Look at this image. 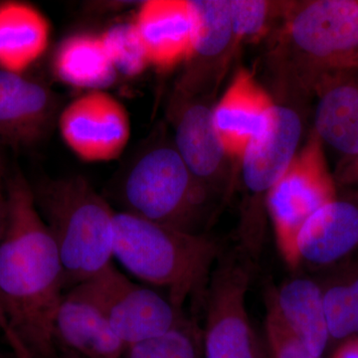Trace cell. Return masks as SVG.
I'll return each mask as SVG.
<instances>
[{
  "mask_svg": "<svg viewBox=\"0 0 358 358\" xmlns=\"http://www.w3.org/2000/svg\"><path fill=\"white\" fill-rule=\"evenodd\" d=\"M53 336L56 348L80 358H122L127 346L83 284L66 291Z\"/></svg>",
  "mask_w": 358,
  "mask_h": 358,
  "instance_id": "obj_14",
  "label": "cell"
},
{
  "mask_svg": "<svg viewBox=\"0 0 358 358\" xmlns=\"http://www.w3.org/2000/svg\"><path fill=\"white\" fill-rule=\"evenodd\" d=\"M272 96L248 70L238 71L213 107V124L224 150L237 162L265 133L275 107Z\"/></svg>",
  "mask_w": 358,
  "mask_h": 358,
  "instance_id": "obj_13",
  "label": "cell"
},
{
  "mask_svg": "<svg viewBox=\"0 0 358 358\" xmlns=\"http://www.w3.org/2000/svg\"><path fill=\"white\" fill-rule=\"evenodd\" d=\"M331 358H358V338L345 341Z\"/></svg>",
  "mask_w": 358,
  "mask_h": 358,
  "instance_id": "obj_30",
  "label": "cell"
},
{
  "mask_svg": "<svg viewBox=\"0 0 358 358\" xmlns=\"http://www.w3.org/2000/svg\"><path fill=\"white\" fill-rule=\"evenodd\" d=\"M0 236V308L6 326L36 358H58L54 320L66 293L55 242L40 215L32 186L20 171L6 181Z\"/></svg>",
  "mask_w": 358,
  "mask_h": 358,
  "instance_id": "obj_1",
  "label": "cell"
},
{
  "mask_svg": "<svg viewBox=\"0 0 358 358\" xmlns=\"http://www.w3.org/2000/svg\"><path fill=\"white\" fill-rule=\"evenodd\" d=\"M54 74L63 83L91 91H102L117 81L101 35H72L58 47L53 62Z\"/></svg>",
  "mask_w": 358,
  "mask_h": 358,
  "instance_id": "obj_21",
  "label": "cell"
},
{
  "mask_svg": "<svg viewBox=\"0 0 358 358\" xmlns=\"http://www.w3.org/2000/svg\"><path fill=\"white\" fill-rule=\"evenodd\" d=\"M322 301L331 338L343 339L357 334V319L350 285H336L322 292Z\"/></svg>",
  "mask_w": 358,
  "mask_h": 358,
  "instance_id": "obj_25",
  "label": "cell"
},
{
  "mask_svg": "<svg viewBox=\"0 0 358 358\" xmlns=\"http://www.w3.org/2000/svg\"><path fill=\"white\" fill-rule=\"evenodd\" d=\"M57 107V99L45 85L0 69V136L9 145L31 147L43 140Z\"/></svg>",
  "mask_w": 358,
  "mask_h": 358,
  "instance_id": "obj_15",
  "label": "cell"
},
{
  "mask_svg": "<svg viewBox=\"0 0 358 358\" xmlns=\"http://www.w3.org/2000/svg\"><path fill=\"white\" fill-rule=\"evenodd\" d=\"M285 1L231 0L233 27L241 44H254L275 29L281 20Z\"/></svg>",
  "mask_w": 358,
  "mask_h": 358,
  "instance_id": "obj_23",
  "label": "cell"
},
{
  "mask_svg": "<svg viewBox=\"0 0 358 358\" xmlns=\"http://www.w3.org/2000/svg\"><path fill=\"white\" fill-rule=\"evenodd\" d=\"M101 38L117 74L140 76L150 66L134 21L112 26L101 35Z\"/></svg>",
  "mask_w": 358,
  "mask_h": 358,
  "instance_id": "obj_24",
  "label": "cell"
},
{
  "mask_svg": "<svg viewBox=\"0 0 358 358\" xmlns=\"http://www.w3.org/2000/svg\"><path fill=\"white\" fill-rule=\"evenodd\" d=\"M122 358H203V343L185 319L164 333L127 345Z\"/></svg>",
  "mask_w": 358,
  "mask_h": 358,
  "instance_id": "obj_22",
  "label": "cell"
},
{
  "mask_svg": "<svg viewBox=\"0 0 358 358\" xmlns=\"http://www.w3.org/2000/svg\"><path fill=\"white\" fill-rule=\"evenodd\" d=\"M7 209V196H6V182L4 181L3 169L2 164L0 162V236L3 231L4 224H6ZM6 326V317L0 308V331Z\"/></svg>",
  "mask_w": 358,
  "mask_h": 358,
  "instance_id": "obj_29",
  "label": "cell"
},
{
  "mask_svg": "<svg viewBox=\"0 0 358 358\" xmlns=\"http://www.w3.org/2000/svg\"><path fill=\"white\" fill-rule=\"evenodd\" d=\"M334 178L338 188H346L350 192L358 193V155L341 157Z\"/></svg>",
  "mask_w": 358,
  "mask_h": 358,
  "instance_id": "obj_27",
  "label": "cell"
},
{
  "mask_svg": "<svg viewBox=\"0 0 358 358\" xmlns=\"http://www.w3.org/2000/svg\"><path fill=\"white\" fill-rule=\"evenodd\" d=\"M265 327L273 358H317L292 334L271 296L267 298Z\"/></svg>",
  "mask_w": 358,
  "mask_h": 358,
  "instance_id": "obj_26",
  "label": "cell"
},
{
  "mask_svg": "<svg viewBox=\"0 0 358 358\" xmlns=\"http://www.w3.org/2000/svg\"><path fill=\"white\" fill-rule=\"evenodd\" d=\"M303 127V115L296 106L275 103L265 133L250 143L237 162L240 252L250 261H255L262 249L268 193L298 154Z\"/></svg>",
  "mask_w": 358,
  "mask_h": 358,
  "instance_id": "obj_6",
  "label": "cell"
},
{
  "mask_svg": "<svg viewBox=\"0 0 358 358\" xmlns=\"http://www.w3.org/2000/svg\"><path fill=\"white\" fill-rule=\"evenodd\" d=\"M215 100L210 96L171 95L169 117L176 150L195 179L214 199L228 196L236 180V166L224 150L213 124Z\"/></svg>",
  "mask_w": 358,
  "mask_h": 358,
  "instance_id": "obj_9",
  "label": "cell"
},
{
  "mask_svg": "<svg viewBox=\"0 0 358 358\" xmlns=\"http://www.w3.org/2000/svg\"><path fill=\"white\" fill-rule=\"evenodd\" d=\"M58 124L68 148L88 162L119 159L131 136L128 110L103 91L89 92L71 102Z\"/></svg>",
  "mask_w": 358,
  "mask_h": 358,
  "instance_id": "obj_12",
  "label": "cell"
},
{
  "mask_svg": "<svg viewBox=\"0 0 358 358\" xmlns=\"http://www.w3.org/2000/svg\"><path fill=\"white\" fill-rule=\"evenodd\" d=\"M267 39L264 62L277 103L303 105L322 77L358 68V0L285 1Z\"/></svg>",
  "mask_w": 358,
  "mask_h": 358,
  "instance_id": "obj_2",
  "label": "cell"
},
{
  "mask_svg": "<svg viewBox=\"0 0 358 358\" xmlns=\"http://www.w3.org/2000/svg\"><path fill=\"white\" fill-rule=\"evenodd\" d=\"M313 131L341 157L358 155V68L331 73L313 91Z\"/></svg>",
  "mask_w": 358,
  "mask_h": 358,
  "instance_id": "obj_17",
  "label": "cell"
},
{
  "mask_svg": "<svg viewBox=\"0 0 358 358\" xmlns=\"http://www.w3.org/2000/svg\"><path fill=\"white\" fill-rule=\"evenodd\" d=\"M268 294L292 334L313 357L320 358L331 336L319 285L296 278Z\"/></svg>",
  "mask_w": 358,
  "mask_h": 358,
  "instance_id": "obj_20",
  "label": "cell"
},
{
  "mask_svg": "<svg viewBox=\"0 0 358 358\" xmlns=\"http://www.w3.org/2000/svg\"><path fill=\"white\" fill-rule=\"evenodd\" d=\"M58 358H79L76 355H72V353L65 352V350H61V355Z\"/></svg>",
  "mask_w": 358,
  "mask_h": 358,
  "instance_id": "obj_32",
  "label": "cell"
},
{
  "mask_svg": "<svg viewBox=\"0 0 358 358\" xmlns=\"http://www.w3.org/2000/svg\"><path fill=\"white\" fill-rule=\"evenodd\" d=\"M1 331L13 350L14 358H36L10 327H4Z\"/></svg>",
  "mask_w": 358,
  "mask_h": 358,
  "instance_id": "obj_28",
  "label": "cell"
},
{
  "mask_svg": "<svg viewBox=\"0 0 358 358\" xmlns=\"http://www.w3.org/2000/svg\"><path fill=\"white\" fill-rule=\"evenodd\" d=\"M250 264L240 251L219 257L204 296L203 358H259L247 310Z\"/></svg>",
  "mask_w": 358,
  "mask_h": 358,
  "instance_id": "obj_8",
  "label": "cell"
},
{
  "mask_svg": "<svg viewBox=\"0 0 358 358\" xmlns=\"http://www.w3.org/2000/svg\"><path fill=\"white\" fill-rule=\"evenodd\" d=\"M50 33L49 21L31 4L0 3V69L22 74L47 50Z\"/></svg>",
  "mask_w": 358,
  "mask_h": 358,
  "instance_id": "obj_19",
  "label": "cell"
},
{
  "mask_svg": "<svg viewBox=\"0 0 358 358\" xmlns=\"http://www.w3.org/2000/svg\"><path fill=\"white\" fill-rule=\"evenodd\" d=\"M122 212L185 232L203 234L216 200L190 173L171 141L138 155L115 188Z\"/></svg>",
  "mask_w": 358,
  "mask_h": 358,
  "instance_id": "obj_5",
  "label": "cell"
},
{
  "mask_svg": "<svg viewBox=\"0 0 358 358\" xmlns=\"http://www.w3.org/2000/svg\"><path fill=\"white\" fill-rule=\"evenodd\" d=\"M134 23L150 65L169 71L189 57L195 27L188 0L143 2Z\"/></svg>",
  "mask_w": 358,
  "mask_h": 358,
  "instance_id": "obj_16",
  "label": "cell"
},
{
  "mask_svg": "<svg viewBox=\"0 0 358 358\" xmlns=\"http://www.w3.org/2000/svg\"><path fill=\"white\" fill-rule=\"evenodd\" d=\"M83 285L126 345L164 333L185 320L166 296L136 284L114 264Z\"/></svg>",
  "mask_w": 358,
  "mask_h": 358,
  "instance_id": "obj_10",
  "label": "cell"
},
{
  "mask_svg": "<svg viewBox=\"0 0 358 358\" xmlns=\"http://www.w3.org/2000/svg\"><path fill=\"white\" fill-rule=\"evenodd\" d=\"M358 246V193L350 192L327 204L308 219L298 239L300 266H326Z\"/></svg>",
  "mask_w": 358,
  "mask_h": 358,
  "instance_id": "obj_18",
  "label": "cell"
},
{
  "mask_svg": "<svg viewBox=\"0 0 358 358\" xmlns=\"http://www.w3.org/2000/svg\"><path fill=\"white\" fill-rule=\"evenodd\" d=\"M221 256L215 240L117 211L114 259L141 282L164 289L176 308L205 296Z\"/></svg>",
  "mask_w": 358,
  "mask_h": 358,
  "instance_id": "obj_3",
  "label": "cell"
},
{
  "mask_svg": "<svg viewBox=\"0 0 358 358\" xmlns=\"http://www.w3.org/2000/svg\"><path fill=\"white\" fill-rule=\"evenodd\" d=\"M188 1L194 18V39L173 94L215 99L242 46L233 27L231 0Z\"/></svg>",
  "mask_w": 358,
  "mask_h": 358,
  "instance_id": "obj_11",
  "label": "cell"
},
{
  "mask_svg": "<svg viewBox=\"0 0 358 358\" xmlns=\"http://www.w3.org/2000/svg\"><path fill=\"white\" fill-rule=\"evenodd\" d=\"M338 189L324 143L312 129L267 199L275 243L289 268L300 267L296 239L301 228L315 212L338 199Z\"/></svg>",
  "mask_w": 358,
  "mask_h": 358,
  "instance_id": "obj_7",
  "label": "cell"
},
{
  "mask_svg": "<svg viewBox=\"0 0 358 358\" xmlns=\"http://www.w3.org/2000/svg\"><path fill=\"white\" fill-rule=\"evenodd\" d=\"M352 291L353 307H355V319H357V334H358V278L350 284Z\"/></svg>",
  "mask_w": 358,
  "mask_h": 358,
  "instance_id": "obj_31",
  "label": "cell"
},
{
  "mask_svg": "<svg viewBox=\"0 0 358 358\" xmlns=\"http://www.w3.org/2000/svg\"><path fill=\"white\" fill-rule=\"evenodd\" d=\"M32 192L57 247L66 291L113 265L117 211L86 178H45Z\"/></svg>",
  "mask_w": 358,
  "mask_h": 358,
  "instance_id": "obj_4",
  "label": "cell"
}]
</instances>
